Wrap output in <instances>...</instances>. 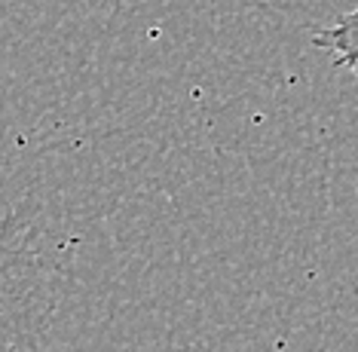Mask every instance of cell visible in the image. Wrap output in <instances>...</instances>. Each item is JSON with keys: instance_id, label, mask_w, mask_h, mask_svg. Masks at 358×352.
<instances>
[{"instance_id": "1", "label": "cell", "mask_w": 358, "mask_h": 352, "mask_svg": "<svg viewBox=\"0 0 358 352\" xmlns=\"http://www.w3.org/2000/svg\"><path fill=\"white\" fill-rule=\"evenodd\" d=\"M40 260L31 224L19 215L0 220V352H19L34 322Z\"/></svg>"}, {"instance_id": "2", "label": "cell", "mask_w": 358, "mask_h": 352, "mask_svg": "<svg viewBox=\"0 0 358 352\" xmlns=\"http://www.w3.org/2000/svg\"><path fill=\"white\" fill-rule=\"evenodd\" d=\"M315 46L331 52V59L343 68L358 73V3L349 13H343L331 28L315 34Z\"/></svg>"}]
</instances>
